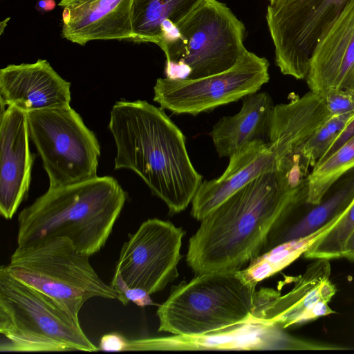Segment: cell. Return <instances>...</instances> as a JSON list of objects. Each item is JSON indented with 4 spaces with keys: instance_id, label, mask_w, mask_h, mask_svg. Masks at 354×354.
<instances>
[{
    "instance_id": "obj_8",
    "label": "cell",
    "mask_w": 354,
    "mask_h": 354,
    "mask_svg": "<svg viewBox=\"0 0 354 354\" xmlns=\"http://www.w3.org/2000/svg\"><path fill=\"white\" fill-rule=\"evenodd\" d=\"M26 115L29 137L41 158L49 187L97 176L100 143L71 106L32 111Z\"/></svg>"
},
{
    "instance_id": "obj_16",
    "label": "cell",
    "mask_w": 354,
    "mask_h": 354,
    "mask_svg": "<svg viewBox=\"0 0 354 354\" xmlns=\"http://www.w3.org/2000/svg\"><path fill=\"white\" fill-rule=\"evenodd\" d=\"M310 91L354 89V0L320 38L306 78Z\"/></svg>"
},
{
    "instance_id": "obj_5",
    "label": "cell",
    "mask_w": 354,
    "mask_h": 354,
    "mask_svg": "<svg viewBox=\"0 0 354 354\" xmlns=\"http://www.w3.org/2000/svg\"><path fill=\"white\" fill-rule=\"evenodd\" d=\"M95 352L99 348L50 297L0 268V351Z\"/></svg>"
},
{
    "instance_id": "obj_17",
    "label": "cell",
    "mask_w": 354,
    "mask_h": 354,
    "mask_svg": "<svg viewBox=\"0 0 354 354\" xmlns=\"http://www.w3.org/2000/svg\"><path fill=\"white\" fill-rule=\"evenodd\" d=\"M330 117L323 96L312 91L302 96L292 97L288 103L275 105L270 142L276 169L303 160V147Z\"/></svg>"
},
{
    "instance_id": "obj_26",
    "label": "cell",
    "mask_w": 354,
    "mask_h": 354,
    "mask_svg": "<svg viewBox=\"0 0 354 354\" xmlns=\"http://www.w3.org/2000/svg\"><path fill=\"white\" fill-rule=\"evenodd\" d=\"M353 116L354 112L332 115L314 132L301 149L310 167L322 158Z\"/></svg>"
},
{
    "instance_id": "obj_25",
    "label": "cell",
    "mask_w": 354,
    "mask_h": 354,
    "mask_svg": "<svg viewBox=\"0 0 354 354\" xmlns=\"http://www.w3.org/2000/svg\"><path fill=\"white\" fill-rule=\"evenodd\" d=\"M354 230V198L335 225L315 241L304 253L310 259L342 258L345 243Z\"/></svg>"
},
{
    "instance_id": "obj_3",
    "label": "cell",
    "mask_w": 354,
    "mask_h": 354,
    "mask_svg": "<svg viewBox=\"0 0 354 354\" xmlns=\"http://www.w3.org/2000/svg\"><path fill=\"white\" fill-rule=\"evenodd\" d=\"M127 198L111 176L48 187L19 214L17 245L64 237L90 257L106 243Z\"/></svg>"
},
{
    "instance_id": "obj_19",
    "label": "cell",
    "mask_w": 354,
    "mask_h": 354,
    "mask_svg": "<svg viewBox=\"0 0 354 354\" xmlns=\"http://www.w3.org/2000/svg\"><path fill=\"white\" fill-rule=\"evenodd\" d=\"M218 178L204 180L192 201V215L201 221L227 198L259 176L276 170L270 142H257L232 155Z\"/></svg>"
},
{
    "instance_id": "obj_22",
    "label": "cell",
    "mask_w": 354,
    "mask_h": 354,
    "mask_svg": "<svg viewBox=\"0 0 354 354\" xmlns=\"http://www.w3.org/2000/svg\"><path fill=\"white\" fill-rule=\"evenodd\" d=\"M204 0H132L131 41L160 48Z\"/></svg>"
},
{
    "instance_id": "obj_21",
    "label": "cell",
    "mask_w": 354,
    "mask_h": 354,
    "mask_svg": "<svg viewBox=\"0 0 354 354\" xmlns=\"http://www.w3.org/2000/svg\"><path fill=\"white\" fill-rule=\"evenodd\" d=\"M354 198V168L342 176L328 189L322 201L298 218H277L260 254L272 248L306 236L339 215ZM259 254V255H260Z\"/></svg>"
},
{
    "instance_id": "obj_1",
    "label": "cell",
    "mask_w": 354,
    "mask_h": 354,
    "mask_svg": "<svg viewBox=\"0 0 354 354\" xmlns=\"http://www.w3.org/2000/svg\"><path fill=\"white\" fill-rule=\"evenodd\" d=\"M164 110L144 100L118 101L109 129L116 146L115 169L134 171L175 214L192 201L203 176L192 163L184 134Z\"/></svg>"
},
{
    "instance_id": "obj_28",
    "label": "cell",
    "mask_w": 354,
    "mask_h": 354,
    "mask_svg": "<svg viewBox=\"0 0 354 354\" xmlns=\"http://www.w3.org/2000/svg\"><path fill=\"white\" fill-rule=\"evenodd\" d=\"M322 95L330 116L354 112V89L332 88Z\"/></svg>"
},
{
    "instance_id": "obj_14",
    "label": "cell",
    "mask_w": 354,
    "mask_h": 354,
    "mask_svg": "<svg viewBox=\"0 0 354 354\" xmlns=\"http://www.w3.org/2000/svg\"><path fill=\"white\" fill-rule=\"evenodd\" d=\"M0 124V214L11 219L28 193L35 154L29 147L26 112L1 107Z\"/></svg>"
},
{
    "instance_id": "obj_4",
    "label": "cell",
    "mask_w": 354,
    "mask_h": 354,
    "mask_svg": "<svg viewBox=\"0 0 354 354\" xmlns=\"http://www.w3.org/2000/svg\"><path fill=\"white\" fill-rule=\"evenodd\" d=\"M256 286L240 270L196 274L172 286L156 312L158 331L176 335L223 332L252 320Z\"/></svg>"
},
{
    "instance_id": "obj_29",
    "label": "cell",
    "mask_w": 354,
    "mask_h": 354,
    "mask_svg": "<svg viewBox=\"0 0 354 354\" xmlns=\"http://www.w3.org/2000/svg\"><path fill=\"white\" fill-rule=\"evenodd\" d=\"M127 338L118 333L104 335L99 344V350L102 351H124Z\"/></svg>"
},
{
    "instance_id": "obj_30",
    "label": "cell",
    "mask_w": 354,
    "mask_h": 354,
    "mask_svg": "<svg viewBox=\"0 0 354 354\" xmlns=\"http://www.w3.org/2000/svg\"><path fill=\"white\" fill-rule=\"evenodd\" d=\"M354 136V116L352 119L347 123L344 129L328 149V151L325 153V154L322 156V158L318 161L320 162L327 157H328L330 154H332L335 150H337L341 145H342L346 141L350 139L351 137Z\"/></svg>"
},
{
    "instance_id": "obj_20",
    "label": "cell",
    "mask_w": 354,
    "mask_h": 354,
    "mask_svg": "<svg viewBox=\"0 0 354 354\" xmlns=\"http://www.w3.org/2000/svg\"><path fill=\"white\" fill-rule=\"evenodd\" d=\"M241 110L220 118L211 136L220 158L230 157L257 142H270L274 105L266 92H255L242 98Z\"/></svg>"
},
{
    "instance_id": "obj_15",
    "label": "cell",
    "mask_w": 354,
    "mask_h": 354,
    "mask_svg": "<svg viewBox=\"0 0 354 354\" xmlns=\"http://www.w3.org/2000/svg\"><path fill=\"white\" fill-rule=\"evenodd\" d=\"M71 82L46 59L10 64L0 70L1 107L15 106L26 113L70 106Z\"/></svg>"
},
{
    "instance_id": "obj_27",
    "label": "cell",
    "mask_w": 354,
    "mask_h": 354,
    "mask_svg": "<svg viewBox=\"0 0 354 354\" xmlns=\"http://www.w3.org/2000/svg\"><path fill=\"white\" fill-rule=\"evenodd\" d=\"M110 286L116 291L118 299L124 306L127 305L129 301L140 307L153 304L150 295L147 291L139 288L130 287L118 272H114Z\"/></svg>"
},
{
    "instance_id": "obj_31",
    "label": "cell",
    "mask_w": 354,
    "mask_h": 354,
    "mask_svg": "<svg viewBox=\"0 0 354 354\" xmlns=\"http://www.w3.org/2000/svg\"><path fill=\"white\" fill-rule=\"evenodd\" d=\"M342 257L354 261V230L345 243Z\"/></svg>"
},
{
    "instance_id": "obj_9",
    "label": "cell",
    "mask_w": 354,
    "mask_h": 354,
    "mask_svg": "<svg viewBox=\"0 0 354 354\" xmlns=\"http://www.w3.org/2000/svg\"><path fill=\"white\" fill-rule=\"evenodd\" d=\"M353 0H273L266 15L281 73L306 79L317 42Z\"/></svg>"
},
{
    "instance_id": "obj_11",
    "label": "cell",
    "mask_w": 354,
    "mask_h": 354,
    "mask_svg": "<svg viewBox=\"0 0 354 354\" xmlns=\"http://www.w3.org/2000/svg\"><path fill=\"white\" fill-rule=\"evenodd\" d=\"M185 232L169 221L150 218L129 235L122 245L115 271L130 287L149 295L164 289L178 275Z\"/></svg>"
},
{
    "instance_id": "obj_6",
    "label": "cell",
    "mask_w": 354,
    "mask_h": 354,
    "mask_svg": "<svg viewBox=\"0 0 354 354\" xmlns=\"http://www.w3.org/2000/svg\"><path fill=\"white\" fill-rule=\"evenodd\" d=\"M3 267L15 279L50 297L78 322L80 310L88 299L118 298L96 273L89 256L80 252L67 238L17 245Z\"/></svg>"
},
{
    "instance_id": "obj_2",
    "label": "cell",
    "mask_w": 354,
    "mask_h": 354,
    "mask_svg": "<svg viewBox=\"0 0 354 354\" xmlns=\"http://www.w3.org/2000/svg\"><path fill=\"white\" fill-rule=\"evenodd\" d=\"M307 191L288 190L275 171L255 178L201 221L189 240L188 266L195 275L241 270L260 254L286 207Z\"/></svg>"
},
{
    "instance_id": "obj_32",
    "label": "cell",
    "mask_w": 354,
    "mask_h": 354,
    "mask_svg": "<svg viewBox=\"0 0 354 354\" xmlns=\"http://www.w3.org/2000/svg\"><path fill=\"white\" fill-rule=\"evenodd\" d=\"M37 6L39 10L50 11L55 7L54 0H40L38 1Z\"/></svg>"
},
{
    "instance_id": "obj_23",
    "label": "cell",
    "mask_w": 354,
    "mask_h": 354,
    "mask_svg": "<svg viewBox=\"0 0 354 354\" xmlns=\"http://www.w3.org/2000/svg\"><path fill=\"white\" fill-rule=\"evenodd\" d=\"M341 214L306 236L281 243L257 256L241 270V274L248 282L257 286L259 282L281 270L304 254L315 241L335 225Z\"/></svg>"
},
{
    "instance_id": "obj_13",
    "label": "cell",
    "mask_w": 354,
    "mask_h": 354,
    "mask_svg": "<svg viewBox=\"0 0 354 354\" xmlns=\"http://www.w3.org/2000/svg\"><path fill=\"white\" fill-rule=\"evenodd\" d=\"M273 325L250 321L223 332L127 339L125 351H254L316 349Z\"/></svg>"
},
{
    "instance_id": "obj_18",
    "label": "cell",
    "mask_w": 354,
    "mask_h": 354,
    "mask_svg": "<svg viewBox=\"0 0 354 354\" xmlns=\"http://www.w3.org/2000/svg\"><path fill=\"white\" fill-rule=\"evenodd\" d=\"M132 0H59L62 37L84 46L95 40L132 37Z\"/></svg>"
},
{
    "instance_id": "obj_7",
    "label": "cell",
    "mask_w": 354,
    "mask_h": 354,
    "mask_svg": "<svg viewBox=\"0 0 354 354\" xmlns=\"http://www.w3.org/2000/svg\"><path fill=\"white\" fill-rule=\"evenodd\" d=\"M245 28L225 3L204 0L160 48L166 77L198 79L226 71L247 52Z\"/></svg>"
},
{
    "instance_id": "obj_12",
    "label": "cell",
    "mask_w": 354,
    "mask_h": 354,
    "mask_svg": "<svg viewBox=\"0 0 354 354\" xmlns=\"http://www.w3.org/2000/svg\"><path fill=\"white\" fill-rule=\"evenodd\" d=\"M314 260L287 293L272 288L257 291L252 320L285 329L334 313L328 304L336 292L330 260Z\"/></svg>"
},
{
    "instance_id": "obj_33",
    "label": "cell",
    "mask_w": 354,
    "mask_h": 354,
    "mask_svg": "<svg viewBox=\"0 0 354 354\" xmlns=\"http://www.w3.org/2000/svg\"><path fill=\"white\" fill-rule=\"evenodd\" d=\"M272 1H273V0H268L269 3H270V2H272Z\"/></svg>"
},
{
    "instance_id": "obj_10",
    "label": "cell",
    "mask_w": 354,
    "mask_h": 354,
    "mask_svg": "<svg viewBox=\"0 0 354 354\" xmlns=\"http://www.w3.org/2000/svg\"><path fill=\"white\" fill-rule=\"evenodd\" d=\"M269 62L247 50L223 73L198 79L158 78L153 101L174 114L196 115L259 91L270 80Z\"/></svg>"
},
{
    "instance_id": "obj_24",
    "label": "cell",
    "mask_w": 354,
    "mask_h": 354,
    "mask_svg": "<svg viewBox=\"0 0 354 354\" xmlns=\"http://www.w3.org/2000/svg\"><path fill=\"white\" fill-rule=\"evenodd\" d=\"M313 168L308 176L305 201L310 206L319 204L331 186L354 168V136Z\"/></svg>"
}]
</instances>
